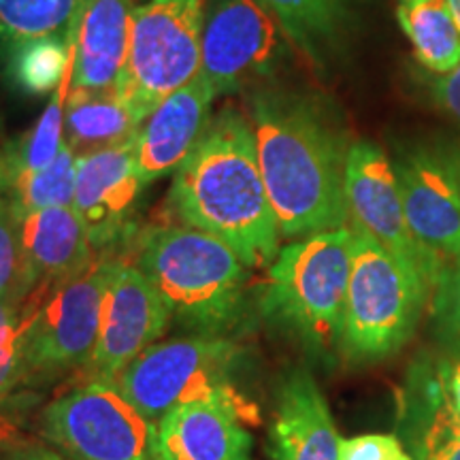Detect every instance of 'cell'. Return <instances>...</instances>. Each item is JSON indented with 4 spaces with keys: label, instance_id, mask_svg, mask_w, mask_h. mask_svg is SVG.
I'll list each match as a JSON object with an SVG mask.
<instances>
[{
    "label": "cell",
    "instance_id": "obj_1",
    "mask_svg": "<svg viewBox=\"0 0 460 460\" xmlns=\"http://www.w3.org/2000/svg\"><path fill=\"white\" fill-rule=\"evenodd\" d=\"M169 207L188 226L214 234L250 269H269L279 254L278 217L264 188L252 122L224 109L175 171Z\"/></svg>",
    "mask_w": 460,
    "mask_h": 460
},
{
    "label": "cell",
    "instance_id": "obj_2",
    "mask_svg": "<svg viewBox=\"0 0 460 460\" xmlns=\"http://www.w3.org/2000/svg\"><path fill=\"white\" fill-rule=\"evenodd\" d=\"M258 164L281 237L349 226L345 158L335 135L314 107L284 96H258L252 109Z\"/></svg>",
    "mask_w": 460,
    "mask_h": 460
},
{
    "label": "cell",
    "instance_id": "obj_3",
    "mask_svg": "<svg viewBox=\"0 0 460 460\" xmlns=\"http://www.w3.org/2000/svg\"><path fill=\"white\" fill-rule=\"evenodd\" d=\"M132 264L197 335H224L243 314L250 267L214 234L188 224L147 228Z\"/></svg>",
    "mask_w": 460,
    "mask_h": 460
},
{
    "label": "cell",
    "instance_id": "obj_4",
    "mask_svg": "<svg viewBox=\"0 0 460 460\" xmlns=\"http://www.w3.org/2000/svg\"><path fill=\"white\" fill-rule=\"evenodd\" d=\"M352 226L295 239L267 269L261 309L315 352L339 348L352 269Z\"/></svg>",
    "mask_w": 460,
    "mask_h": 460
},
{
    "label": "cell",
    "instance_id": "obj_5",
    "mask_svg": "<svg viewBox=\"0 0 460 460\" xmlns=\"http://www.w3.org/2000/svg\"><path fill=\"white\" fill-rule=\"evenodd\" d=\"M239 348L224 335H194L158 341L130 362L115 386L152 422L190 402H214L256 424L258 407L237 388L233 367Z\"/></svg>",
    "mask_w": 460,
    "mask_h": 460
},
{
    "label": "cell",
    "instance_id": "obj_6",
    "mask_svg": "<svg viewBox=\"0 0 460 460\" xmlns=\"http://www.w3.org/2000/svg\"><path fill=\"white\" fill-rule=\"evenodd\" d=\"M352 230V269L339 349L352 362H379L413 337L430 292L386 247Z\"/></svg>",
    "mask_w": 460,
    "mask_h": 460
},
{
    "label": "cell",
    "instance_id": "obj_7",
    "mask_svg": "<svg viewBox=\"0 0 460 460\" xmlns=\"http://www.w3.org/2000/svg\"><path fill=\"white\" fill-rule=\"evenodd\" d=\"M203 24L205 0H147L132 11L118 90L139 124L200 73Z\"/></svg>",
    "mask_w": 460,
    "mask_h": 460
},
{
    "label": "cell",
    "instance_id": "obj_8",
    "mask_svg": "<svg viewBox=\"0 0 460 460\" xmlns=\"http://www.w3.org/2000/svg\"><path fill=\"white\" fill-rule=\"evenodd\" d=\"M39 435L68 460H160L158 429L109 379H84L41 410Z\"/></svg>",
    "mask_w": 460,
    "mask_h": 460
},
{
    "label": "cell",
    "instance_id": "obj_9",
    "mask_svg": "<svg viewBox=\"0 0 460 460\" xmlns=\"http://www.w3.org/2000/svg\"><path fill=\"white\" fill-rule=\"evenodd\" d=\"M345 200L349 226L386 247L390 254L422 279L433 296L435 286L439 284L450 262L433 254L413 237L402 209L394 164L376 143L358 141L348 147Z\"/></svg>",
    "mask_w": 460,
    "mask_h": 460
},
{
    "label": "cell",
    "instance_id": "obj_10",
    "mask_svg": "<svg viewBox=\"0 0 460 460\" xmlns=\"http://www.w3.org/2000/svg\"><path fill=\"white\" fill-rule=\"evenodd\" d=\"M109 261H94L88 271L49 292L34 309L26 329L28 379H49L84 371L101 335Z\"/></svg>",
    "mask_w": 460,
    "mask_h": 460
},
{
    "label": "cell",
    "instance_id": "obj_11",
    "mask_svg": "<svg viewBox=\"0 0 460 460\" xmlns=\"http://www.w3.org/2000/svg\"><path fill=\"white\" fill-rule=\"evenodd\" d=\"M172 318L158 288L135 264L109 261L101 335L85 379L115 382L130 362L160 341Z\"/></svg>",
    "mask_w": 460,
    "mask_h": 460
},
{
    "label": "cell",
    "instance_id": "obj_12",
    "mask_svg": "<svg viewBox=\"0 0 460 460\" xmlns=\"http://www.w3.org/2000/svg\"><path fill=\"white\" fill-rule=\"evenodd\" d=\"M281 26L261 0H220L205 17L200 75L216 96L271 73L281 56Z\"/></svg>",
    "mask_w": 460,
    "mask_h": 460
},
{
    "label": "cell",
    "instance_id": "obj_13",
    "mask_svg": "<svg viewBox=\"0 0 460 460\" xmlns=\"http://www.w3.org/2000/svg\"><path fill=\"white\" fill-rule=\"evenodd\" d=\"M407 224L446 262L460 261V163L444 149H416L394 164Z\"/></svg>",
    "mask_w": 460,
    "mask_h": 460
},
{
    "label": "cell",
    "instance_id": "obj_14",
    "mask_svg": "<svg viewBox=\"0 0 460 460\" xmlns=\"http://www.w3.org/2000/svg\"><path fill=\"white\" fill-rule=\"evenodd\" d=\"M146 186L137 160V137L124 146L77 158L73 207L94 252L128 237Z\"/></svg>",
    "mask_w": 460,
    "mask_h": 460
},
{
    "label": "cell",
    "instance_id": "obj_15",
    "mask_svg": "<svg viewBox=\"0 0 460 460\" xmlns=\"http://www.w3.org/2000/svg\"><path fill=\"white\" fill-rule=\"evenodd\" d=\"M17 220L26 298L48 296L88 271L94 262V247L73 205L28 211Z\"/></svg>",
    "mask_w": 460,
    "mask_h": 460
},
{
    "label": "cell",
    "instance_id": "obj_16",
    "mask_svg": "<svg viewBox=\"0 0 460 460\" xmlns=\"http://www.w3.org/2000/svg\"><path fill=\"white\" fill-rule=\"evenodd\" d=\"M214 99V90L199 73L147 115L137 135V160L146 183L175 172L194 152L211 122Z\"/></svg>",
    "mask_w": 460,
    "mask_h": 460
},
{
    "label": "cell",
    "instance_id": "obj_17",
    "mask_svg": "<svg viewBox=\"0 0 460 460\" xmlns=\"http://www.w3.org/2000/svg\"><path fill=\"white\" fill-rule=\"evenodd\" d=\"M401 416L416 460L460 439V356L424 362L410 373Z\"/></svg>",
    "mask_w": 460,
    "mask_h": 460
},
{
    "label": "cell",
    "instance_id": "obj_18",
    "mask_svg": "<svg viewBox=\"0 0 460 460\" xmlns=\"http://www.w3.org/2000/svg\"><path fill=\"white\" fill-rule=\"evenodd\" d=\"M339 437L331 407L305 369L281 382L271 424L273 460H339Z\"/></svg>",
    "mask_w": 460,
    "mask_h": 460
},
{
    "label": "cell",
    "instance_id": "obj_19",
    "mask_svg": "<svg viewBox=\"0 0 460 460\" xmlns=\"http://www.w3.org/2000/svg\"><path fill=\"white\" fill-rule=\"evenodd\" d=\"M247 424L214 402H190L160 420V460H254Z\"/></svg>",
    "mask_w": 460,
    "mask_h": 460
},
{
    "label": "cell",
    "instance_id": "obj_20",
    "mask_svg": "<svg viewBox=\"0 0 460 460\" xmlns=\"http://www.w3.org/2000/svg\"><path fill=\"white\" fill-rule=\"evenodd\" d=\"M132 11V0H84L73 41L71 90L118 88Z\"/></svg>",
    "mask_w": 460,
    "mask_h": 460
},
{
    "label": "cell",
    "instance_id": "obj_21",
    "mask_svg": "<svg viewBox=\"0 0 460 460\" xmlns=\"http://www.w3.org/2000/svg\"><path fill=\"white\" fill-rule=\"evenodd\" d=\"M141 124L126 107L118 88L71 90L65 107V141L77 158L124 146Z\"/></svg>",
    "mask_w": 460,
    "mask_h": 460
},
{
    "label": "cell",
    "instance_id": "obj_22",
    "mask_svg": "<svg viewBox=\"0 0 460 460\" xmlns=\"http://www.w3.org/2000/svg\"><path fill=\"white\" fill-rule=\"evenodd\" d=\"M84 0H0V56L32 43L73 45Z\"/></svg>",
    "mask_w": 460,
    "mask_h": 460
},
{
    "label": "cell",
    "instance_id": "obj_23",
    "mask_svg": "<svg viewBox=\"0 0 460 460\" xmlns=\"http://www.w3.org/2000/svg\"><path fill=\"white\" fill-rule=\"evenodd\" d=\"M396 17L427 71L446 75L460 65V31L447 0H396Z\"/></svg>",
    "mask_w": 460,
    "mask_h": 460
},
{
    "label": "cell",
    "instance_id": "obj_24",
    "mask_svg": "<svg viewBox=\"0 0 460 460\" xmlns=\"http://www.w3.org/2000/svg\"><path fill=\"white\" fill-rule=\"evenodd\" d=\"M71 71L73 62L65 79L54 90L48 109L39 118V122L32 126V130L26 132L22 139L11 143L4 152H0V192L17 175L41 171L45 166H49L66 147L65 107L68 88H71Z\"/></svg>",
    "mask_w": 460,
    "mask_h": 460
},
{
    "label": "cell",
    "instance_id": "obj_25",
    "mask_svg": "<svg viewBox=\"0 0 460 460\" xmlns=\"http://www.w3.org/2000/svg\"><path fill=\"white\" fill-rule=\"evenodd\" d=\"M75 172H77V156L65 147L49 166L11 180L3 188L0 197L13 205L17 216L45 209V207L73 205Z\"/></svg>",
    "mask_w": 460,
    "mask_h": 460
},
{
    "label": "cell",
    "instance_id": "obj_26",
    "mask_svg": "<svg viewBox=\"0 0 460 460\" xmlns=\"http://www.w3.org/2000/svg\"><path fill=\"white\" fill-rule=\"evenodd\" d=\"M281 31L303 49H320L335 34L343 0H261Z\"/></svg>",
    "mask_w": 460,
    "mask_h": 460
},
{
    "label": "cell",
    "instance_id": "obj_27",
    "mask_svg": "<svg viewBox=\"0 0 460 460\" xmlns=\"http://www.w3.org/2000/svg\"><path fill=\"white\" fill-rule=\"evenodd\" d=\"M11 60V73L26 90L58 88L73 62V45L62 41L32 43L17 49Z\"/></svg>",
    "mask_w": 460,
    "mask_h": 460
},
{
    "label": "cell",
    "instance_id": "obj_28",
    "mask_svg": "<svg viewBox=\"0 0 460 460\" xmlns=\"http://www.w3.org/2000/svg\"><path fill=\"white\" fill-rule=\"evenodd\" d=\"M430 309L439 343L450 356H460V261L452 262L441 275L430 296Z\"/></svg>",
    "mask_w": 460,
    "mask_h": 460
},
{
    "label": "cell",
    "instance_id": "obj_29",
    "mask_svg": "<svg viewBox=\"0 0 460 460\" xmlns=\"http://www.w3.org/2000/svg\"><path fill=\"white\" fill-rule=\"evenodd\" d=\"M22 284H24V264H22L20 220L13 205L0 197V298L11 296L28 303Z\"/></svg>",
    "mask_w": 460,
    "mask_h": 460
},
{
    "label": "cell",
    "instance_id": "obj_30",
    "mask_svg": "<svg viewBox=\"0 0 460 460\" xmlns=\"http://www.w3.org/2000/svg\"><path fill=\"white\" fill-rule=\"evenodd\" d=\"M37 309V307H34ZM32 309V312H34ZM32 312L26 320L7 335L0 337V402L9 401L22 384L28 382V365L24 356L26 345V329L31 322Z\"/></svg>",
    "mask_w": 460,
    "mask_h": 460
},
{
    "label": "cell",
    "instance_id": "obj_31",
    "mask_svg": "<svg viewBox=\"0 0 460 460\" xmlns=\"http://www.w3.org/2000/svg\"><path fill=\"white\" fill-rule=\"evenodd\" d=\"M399 452L402 444L396 435H360L339 444V460H393Z\"/></svg>",
    "mask_w": 460,
    "mask_h": 460
},
{
    "label": "cell",
    "instance_id": "obj_32",
    "mask_svg": "<svg viewBox=\"0 0 460 460\" xmlns=\"http://www.w3.org/2000/svg\"><path fill=\"white\" fill-rule=\"evenodd\" d=\"M31 401L13 394L9 401L0 402V456L11 447L26 441L24 437V413Z\"/></svg>",
    "mask_w": 460,
    "mask_h": 460
},
{
    "label": "cell",
    "instance_id": "obj_33",
    "mask_svg": "<svg viewBox=\"0 0 460 460\" xmlns=\"http://www.w3.org/2000/svg\"><path fill=\"white\" fill-rule=\"evenodd\" d=\"M433 92L439 105L460 122V65L450 73L437 75Z\"/></svg>",
    "mask_w": 460,
    "mask_h": 460
},
{
    "label": "cell",
    "instance_id": "obj_34",
    "mask_svg": "<svg viewBox=\"0 0 460 460\" xmlns=\"http://www.w3.org/2000/svg\"><path fill=\"white\" fill-rule=\"evenodd\" d=\"M41 303L43 301H37V298H28V303H22L11 296L0 298V337L7 335L9 331L17 329V326L26 320V315Z\"/></svg>",
    "mask_w": 460,
    "mask_h": 460
},
{
    "label": "cell",
    "instance_id": "obj_35",
    "mask_svg": "<svg viewBox=\"0 0 460 460\" xmlns=\"http://www.w3.org/2000/svg\"><path fill=\"white\" fill-rule=\"evenodd\" d=\"M3 460H68L66 456H62L60 452H56L54 447H49L48 444H39V441H22L20 446L11 447L9 452H4Z\"/></svg>",
    "mask_w": 460,
    "mask_h": 460
},
{
    "label": "cell",
    "instance_id": "obj_36",
    "mask_svg": "<svg viewBox=\"0 0 460 460\" xmlns=\"http://www.w3.org/2000/svg\"><path fill=\"white\" fill-rule=\"evenodd\" d=\"M420 460H460V439L452 441V444H447L444 447H439L437 452L429 454V456H424Z\"/></svg>",
    "mask_w": 460,
    "mask_h": 460
},
{
    "label": "cell",
    "instance_id": "obj_37",
    "mask_svg": "<svg viewBox=\"0 0 460 460\" xmlns=\"http://www.w3.org/2000/svg\"><path fill=\"white\" fill-rule=\"evenodd\" d=\"M447 7H450L452 15H454V22H456V26L460 31V0H447Z\"/></svg>",
    "mask_w": 460,
    "mask_h": 460
},
{
    "label": "cell",
    "instance_id": "obj_38",
    "mask_svg": "<svg viewBox=\"0 0 460 460\" xmlns=\"http://www.w3.org/2000/svg\"><path fill=\"white\" fill-rule=\"evenodd\" d=\"M393 460H416V458H413V456H411V454H407L405 450H402V452H399V454H396V456H394Z\"/></svg>",
    "mask_w": 460,
    "mask_h": 460
}]
</instances>
